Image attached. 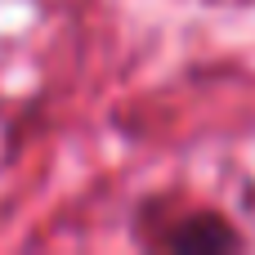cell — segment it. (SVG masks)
<instances>
[{
  "mask_svg": "<svg viewBox=\"0 0 255 255\" xmlns=\"http://www.w3.org/2000/svg\"><path fill=\"white\" fill-rule=\"evenodd\" d=\"M161 247H170V251H224V247H238V233L224 229L220 220H188L184 229L166 233Z\"/></svg>",
  "mask_w": 255,
  "mask_h": 255,
  "instance_id": "1",
  "label": "cell"
}]
</instances>
